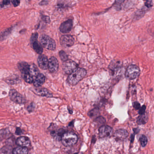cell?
Instances as JSON below:
<instances>
[{"instance_id": "cell-30", "label": "cell", "mask_w": 154, "mask_h": 154, "mask_svg": "<svg viewBox=\"0 0 154 154\" xmlns=\"http://www.w3.org/2000/svg\"><path fill=\"white\" fill-rule=\"evenodd\" d=\"M152 5H153V3H152V1H147L145 2V6L147 7H151Z\"/></svg>"}, {"instance_id": "cell-17", "label": "cell", "mask_w": 154, "mask_h": 154, "mask_svg": "<svg viewBox=\"0 0 154 154\" xmlns=\"http://www.w3.org/2000/svg\"><path fill=\"white\" fill-rule=\"evenodd\" d=\"M30 44L32 45L33 50H35L38 54L41 55L43 52V48L41 44L38 43V41L37 40V41H34L32 42Z\"/></svg>"}, {"instance_id": "cell-10", "label": "cell", "mask_w": 154, "mask_h": 154, "mask_svg": "<svg viewBox=\"0 0 154 154\" xmlns=\"http://www.w3.org/2000/svg\"><path fill=\"white\" fill-rule=\"evenodd\" d=\"M73 27V21L72 19L67 20L61 24L59 30L63 33H67L70 32Z\"/></svg>"}, {"instance_id": "cell-28", "label": "cell", "mask_w": 154, "mask_h": 154, "mask_svg": "<svg viewBox=\"0 0 154 154\" xmlns=\"http://www.w3.org/2000/svg\"><path fill=\"white\" fill-rule=\"evenodd\" d=\"M133 106L135 110H140L141 108L140 104L138 102H135L133 103Z\"/></svg>"}, {"instance_id": "cell-16", "label": "cell", "mask_w": 154, "mask_h": 154, "mask_svg": "<svg viewBox=\"0 0 154 154\" xmlns=\"http://www.w3.org/2000/svg\"><path fill=\"white\" fill-rule=\"evenodd\" d=\"M36 95L46 97H52L53 95L50 91L45 88H37L35 90Z\"/></svg>"}, {"instance_id": "cell-7", "label": "cell", "mask_w": 154, "mask_h": 154, "mask_svg": "<svg viewBox=\"0 0 154 154\" xmlns=\"http://www.w3.org/2000/svg\"><path fill=\"white\" fill-rule=\"evenodd\" d=\"M60 42L63 47H71L74 44L75 38L71 35H64L61 37Z\"/></svg>"}, {"instance_id": "cell-13", "label": "cell", "mask_w": 154, "mask_h": 154, "mask_svg": "<svg viewBox=\"0 0 154 154\" xmlns=\"http://www.w3.org/2000/svg\"><path fill=\"white\" fill-rule=\"evenodd\" d=\"M128 134V132L125 129H120L115 131L114 135L117 139L122 140L126 138Z\"/></svg>"}, {"instance_id": "cell-5", "label": "cell", "mask_w": 154, "mask_h": 154, "mask_svg": "<svg viewBox=\"0 0 154 154\" xmlns=\"http://www.w3.org/2000/svg\"><path fill=\"white\" fill-rule=\"evenodd\" d=\"M77 63L70 59L64 61L62 64V69L67 74H71L77 68Z\"/></svg>"}, {"instance_id": "cell-34", "label": "cell", "mask_w": 154, "mask_h": 154, "mask_svg": "<svg viewBox=\"0 0 154 154\" xmlns=\"http://www.w3.org/2000/svg\"><path fill=\"white\" fill-rule=\"evenodd\" d=\"M81 154V153H75V154Z\"/></svg>"}, {"instance_id": "cell-12", "label": "cell", "mask_w": 154, "mask_h": 154, "mask_svg": "<svg viewBox=\"0 0 154 154\" xmlns=\"http://www.w3.org/2000/svg\"><path fill=\"white\" fill-rule=\"evenodd\" d=\"M30 141L26 136H21L16 140V143L19 147H28L30 145Z\"/></svg>"}, {"instance_id": "cell-31", "label": "cell", "mask_w": 154, "mask_h": 154, "mask_svg": "<svg viewBox=\"0 0 154 154\" xmlns=\"http://www.w3.org/2000/svg\"><path fill=\"white\" fill-rule=\"evenodd\" d=\"M11 2H12V4H13L14 7H18L20 4V1H11Z\"/></svg>"}, {"instance_id": "cell-6", "label": "cell", "mask_w": 154, "mask_h": 154, "mask_svg": "<svg viewBox=\"0 0 154 154\" xmlns=\"http://www.w3.org/2000/svg\"><path fill=\"white\" fill-rule=\"evenodd\" d=\"M9 96L10 99L16 103L21 104L25 103L24 98L15 90H11L10 91Z\"/></svg>"}, {"instance_id": "cell-25", "label": "cell", "mask_w": 154, "mask_h": 154, "mask_svg": "<svg viewBox=\"0 0 154 154\" xmlns=\"http://www.w3.org/2000/svg\"><path fill=\"white\" fill-rule=\"evenodd\" d=\"M141 146L145 147L147 143V138L145 135H142L140 138Z\"/></svg>"}, {"instance_id": "cell-22", "label": "cell", "mask_w": 154, "mask_h": 154, "mask_svg": "<svg viewBox=\"0 0 154 154\" xmlns=\"http://www.w3.org/2000/svg\"><path fill=\"white\" fill-rule=\"evenodd\" d=\"M59 55L61 59V60L63 61V62L68 60V55H67L66 53L64 52L63 50H61L60 51H59Z\"/></svg>"}, {"instance_id": "cell-15", "label": "cell", "mask_w": 154, "mask_h": 154, "mask_svg": "<svg viewBox=\"0 0 154 154\" xmlns=\"http://www.w3.org/2000/svg\"><path fill=\"white\" fill-rule=\"evenodd\" d=\"M45 80V76L43 74L39 73L35 78L33 83V85L36 88L40 87L44 83Z\"/></svg>"}, {"instance_id": "cell-19", "label": "cell", "mask_w": 154, "mask_h": 154, "mask_svg": "<svg viewBox=\"0 0 154 154\" xmlns=\"http://www.w3.org/2000/svg\"><path fill=\"white\" fill-rule=\"evenodd\" d=\"M28 149L27 147H18L14 149L13 154H28Z\"/></svg>"}, {"instance_id": "cell-2", "label": "cell", "mask_w": 154, "mask_h": 154, "mask_svg": "<svg viewBox=\"0 0 154 154\" xmlns=\"http://www.w3.org/2000/svg\"><path fill=\"white\" fill-rule=\"evenodd\" d=\"M62 144L65 147H72L77 143L78 137L77 135L73 132H67L64 133L61 138Z\"/></svg>"}, {"instance_id": "cell-21", "label": "cell", "mask_w": 154, "mask_h": 154, "mask_svg": "<svg viewBox=\"0 0 154 154\" xmlns=\"http://www.w3.org/2000/svg\"><path fill=\"white\" fill-rule=\"evenodd\" d=\"M22 77L24 81L28 83H33L34 80H35L34 78L32 76H31L30 74H22Z\"/></svg>"}, {"instance_id": "cell-33", "label": "cell", "mask_w": 154, "mask_h": 154, "mask_svg": "<svg viewBox=\"0 0 154 154\" xmlns=\"http://www.w3.org/2000/svg\"><path fill=\"white\" fill-rule=\"evenodd\" d=\"M48 2V1H42L39 3V4L40 5H45L47 4Z\"/></svg>"}, {"instance_id": "cell-20", "label": "cell", "mask_w": 154, "mask_h": 154, "mask_svg": "<svg viewBox=\"0 0 154 154\" xmlns=\"http://www.w3.org/2000/svg\"><path fill=\"white\" fill-rule=\"evenodd\" d=\"M148 120L147 114L140 115L137 119V123L139 125L145 124Z\"/></svg>"}, {"instance_id": "cell-26", "label": "cell", "mask_w": 154, "mask_h": 154, "mask_svg": "<svg viewBox=\"0 0 154 154\" xmlns=\"http://www.w3.org/2000/svg\"><path fill=\"white\" fill-rule=\"evenodd\" d=\"M96 121L100 124H104L105 123V120L103 117H98L96 119Z\"/></svg>"}, {"instance_id": "cell-8", "label": "cell", "mask_w": 154, "mask_h": 154, "mask_svg": "<svg viewBox=\"0 0 154 154\" xmlns=\"http://www.w3.org/2000/svg\"><path fill=\"white\" fill-rule=\"evenodd\" d=\"M59 68V62L55 57H51L48 61V69L51 73L58 72Z\"/></svg>"}, {"instance_id": "cell-11", "label": "cell", "mask_w": 154, "mask_h": 154, "mask_svg": "<svg viewBox=\"0 0 154 154\" xmlns=\"http://www.w3.org/2000/svg\"><path fill=\"white\" fill-rule=\"evenodd\" d=\"M48 61L49 60L45 55L44 54L39 55L37 59L38 64L39 67L42 70L48 69Z\"/></svg>"}, {"instance_id": "cell-29", "label": "cell", "mask_w": 154, "mask_h": 154, "mask_svg": "<svg viewBox=\"0 0 154 154\" xmlns=\"http://www.w3.org/2000/svg\"><path fill=\"white\" fill-rule=\"evenodd\" d=\"M42 19L43 21L47 23H49L50 22V18L49 17L47 16H43L42 17Z\"/></svg>"}, {"instance_id": "cell-23", "label": "cell", "mask_w": 154, "mask_h": 154, "mask_svg": "<svg viewBox=\"0 0 154 154\" xmlns=\"http://www.w3.org/2000/svg\"><path fill=\"white\" fill-rule=\"evenodd\" d=\"M12 30V28H10L3 31V32H2L1 33V40H3V39L7 37V36L11 32Z\"/></svg>"}, {"instance_id": "cell-9", "label": "cell", "mask_w": 154, "mask_h": 154, "mask_svg": "<svg viewBox=\"0 0 154 154\" xmlns=\"http://www.w3.org/2000/svg\"><path fill=\"white\" fill-rule=\"evenodd\" d=\"M113 133V128L109 126H102L99 129V135L101 138H108Z\"/></svg>"}, {"instance_id": "cell-32", "label": "cell", "mask_w": 154, "mask_h": 154, "mask_svg": "<svg viewBox=\"0 0 154 154\" xmlns=\"http://www.w3.org/2000/svg\"><path fill=\"white\" fill-rule=\"evenodd\" d=\"M10 1H3L2 3L1 4V7L2 8L3 6L8 5L10 3Z\"/></svg>"}, {"instance_id": "cell-24", "label": "cell", "mask_w": 154, "mask_h": 154, "mask_svg": "<svg viewBox=\"0 0 154 154\" xmlns=\"http://www.w3.org/2000/svg\"><path fill=\"white\" fill-rule=\"evenodd\" d=\"M99 111L98 109H95L94 110L90 111L88 113L89 116L90 118H94V117H96L99 115Z\"/></svg>"}, {"instance_id": "cell-3", "label": "cell", "mask_w": 154, "mask_h": 154, "mask_svg": "<svg viewBox=\"0 0 154 154\" xmlns=\"http://www.w3.org/2000/svg\"><path fill=\"white\" fill-rule=\"evenodd\" d=\"M39 40L41 45L44 48L52 51L56 49V44L55 41L49 36L43 34L40 36Z\"/></svg>"}, {"instance_id": "cell-18", "label": "cell", "mask_w": 154, "mask_h": 154, "mask_svg": "<svg viewBox=\"0 0 154 154\" xmlns=\"http://www.w3.org/2000/svg\"><path fill=\"white\" fill-rule=\"evenodd\" d=\"M40 73L37 67L35 64H31L30 65V74L33 78H36L38 75Z\"/></svg>"}, {"instance_id": "cell-27", "label": "cell", "mask_w": 154, "mask_h": 154, "mask_svg": "<svg viewBox=\"0 0 154 154\" xmlns=\"http://www.w3.org/2000/svg\"><path fill=\"white\" fill-rule=\"evenodd\" d=\"M146 107L145 105H143V106L141 107L139 111V113L141 115H144L145 114V112H146Z\"/></svg>"}, {"instance_id": "cell-14", "label": "cell", "mask_w": 154, "mask_h": 154, "mask_svg": "<svg viewBox=\"0 0 154 154\" xmlns=\"http://www.w3.org/2000/svg\"><path fill=\"white\" fill-rule=\"evenodd\" d=\"M18 69L21 73V74H30V65L25 61H21L18 63Z\"/></svg>"}, {"instance_id": "cell-1", "label": "cell", "mask_w": 154, "mask_h": 154, "mask_svg": "<svg viewBox=\"0 0 154 154\" xmlns=\"http://www.w3.org/2000/svg\"><path fill=\"white\" fill-rule=\"evenodd\" d=\"M87 74V71L84 68L77 67L73 73L69 75L67 81L70 84L75 85L84 78Z\"/></svg>"}, {"instance_id": "cell-4", "label": "cell", "mask_w": 154, "mask_h": 154, "mask_svg": "<svg viewBox=\"0 0 154 154\" xmlns=\"http://www.w3.org/2000/svg\"><path fill=\"white\" fill-rule=\"evenodd\" d=\"M140 70L138 67L135 65L128 66L125 72V77L129 80H133L139 75Z\"/></svg>"}]
</instances>
